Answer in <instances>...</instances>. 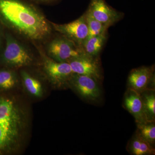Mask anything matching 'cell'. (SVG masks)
<instances>
[{"label":"cell","mask_w":155,"mask_h":155,"mask_svg":"<svg viewBox=\"0 0 155 155\" xmlns=\"http://www.w3.org/2000/svg\"><path fill=\"white\" fill-rule=\"evenodd\" d=\"M123 106L135 119L137 124L148 122L140 93L131 89H127L124 94Z\"/></svg>","instance_id":"11"},{"label":"cell","mask_w":155,"mask_h":155,"mask_svg":"<svg viewBox=\"0 0 155 155\" xmlns=\"http://www.w3.org/2000/svg\"><path fill=\"white\" fill-rule=\"evenodd\" d=\"M0 23L17 37L35 46L47 41L54 30L45 14L28 0H0Z\"/></svg>","instance_id":"1"},{"label":"cell","mask_w":155,"mask_h":155,"mask_svg":"<svg viewBox=\"0 0 155 155\" xmlns=\"http://www.w3.org/2000/svg\"><path fill=\"white\" fill-rule=\"evenodd\" d=\"M98 82L89 76L73 73L69 79L68 85L84 99L94 102L101 96L102 91Z\"/></svg>","instance_id":"6"},{"label":"cell","mask_w":155,"mask_h":155,"mask_svg":"<svg viewBox=\"0 0 155 155\" xmlns=\"http://www.w3.org/2000/svg\"><path fill=\"white\" fill-rule=\"evenodd\" d=\"M140 94L148 121H155V89L147 90Z\"/></svg>","instance_id":"16"},{"label":"cell","mask_w":155,"mask_h":155,"mask_svg":"<svg viewBox=\"0 0 155 155\" xmlns=\"http://www.w3.org/2000/svg\"><path fill=\"white\" fill-rule=\"evenodd\" d=\"M107 38V31L97 36L88 38L81 45L84 53L93 57H99Z\"/></svg>","instance_id":"12"},{"label":"cell","mask_w":155,"mask_h":155,"mask_svg":"<svg viewBox=\"0 0 155 155\" xmlns=\"http://www.w3.org/2000/svg\"><path fill=\"white\" fill-rule=\"evenodd\" d=\"M20 75L23 84L29 94L37 97L42 96V86L38 79L25 70H21Z\"/></svg>","instance_id":"15"},{"label":"cell","mask_w":155,"mask_h":155,"mask_svg":"<svg viewBox=\"0 0 155 155\" xmlns=\"http://www.w3.org/2000/svg\"><path fill=\"white\" fill-rule=\"evenodd\" d=\"M28 1L34 3V4L47 5V4H53L59 0H28Z\"/></svg>","instance_id":"20"},{"label":"cell","mask_w":155,"mask_h":155,"mask_svg":"<svg viewBox=\"0 0 155 155\" xmlns=\"http://www.w3.org/2000/svg\"><path fill=\"white\" fill-rule=\"evenodd\" d=\"M42 61L45 74L52 82L58 86L68 85L73 72L69 63L54 61L45 54L41 45H35Z\"/></svg>","instance_id":"5"},{"label":"cell","mask_w":155,"mask_h":155,"mask_svg":"<svg viewBox=\"0 0 155 155\" xmlns=\"http://www.w3.org/2000/svg\"><path fill=\"white\" fill-rule=\"evenodd\" d=\"M35 61L31 50L5 29V45L0 54V67L19 69L29 67Z\"/></svg>","instance_id":"3"},{"label":"cell","mask_w":155,"mask_h":155,"mask_svg":"<svg viewBox=\"0 0 155 155\" xmlns=\"http://www.w3.org/2000/svg\"><path fill=\"white\" fill-rule=\"evenodd\" d=\"M18 80V75L14 69L0 67V94L6 93L14 88Z\"/></svg>","instance_id":"14"},{"label":"cell","mask_w":155,"mask_h":155,"mask_svg":"<svg viewBox=\"0 0 155 155\" xmlns=\"http://www.w3.org/2000/svg\"><path fill=\"white\" fill-rule=\"evenodd\" d=\"M87 10L107 28L120 21L124 15L110 7L105 0H91Z\"/></svg>","instance_id":"10"},{"label":"cell","mask_w":155,"mask_h":155,"mask_svg":"<svg viewBox=\"0 0 155 155\" xmlns=\"http://www.w3.org/2000/svg\"><path fill=\"white\" fill-rule=\"evenodd\" d=\"M5 29L0 23V54L2 51L5 42Z\"/></svg>","instance_id":"19"},{"label":"cell","mask_w":155,"mask_h":155,"mask_svg":"<svg viewBox=\"0 0 155 155\" xmlns=\"http://www.w3.org/2000/svg\"><path fill=\"white\" fill-rule=\"evenodd\" d=\"M53 30L72 41L78 46L88 37V30L84 14L78 19L69 23L59 24L51 22Z\"/></svg>","instance_id":"7"},{"label":"cell","mask_w":155,"mask_h":155,"mask_svg":"<svg viewBox=\"0 0 155 155\" xmlns=\"http://www.w3.org/2000/svg\"><path fill=\"white\" fill-rule=\"evenodd\" d=\"M25 115L14 97L0 94V155L11 154L20 147Z\"/></svg>","instance_id":"2"},{"label":"cell","mask_w":155,"mask_h":155,"mask_svg":"<svg viewBox=\"0 0 155 155\" xmlns=\"http://www.w3.org/2000/svg\"><path fill=\"white\" fill-rule=\"evenodd\" d=\"M127 88L139 93L155 89L154 67L143 66L132 69L127 78Z\"/></svg>","instance_id":"8"},{"label":"cell","mask_w":155,"mask_h":155,"mask_svg":"<svg viewBox=\"0 0 155 155\" xmlns=\"http://www.w3.org/2000/svg\"><path fill=\"white\" fill-rule=\"evenodd\" d=\"M155 121H148L137 125L136 133L142 138L154 147L155 143Z\"/></svg>","instance_id":"17"},{"label":"cell","mask_w":155,"mask_h":155,"mask_svg":"<svg viewBox=\"0 0 155 155\" xmlns=\"http://www.w3.org/2000/svg\"><path fill=\"white\" fill-rule=\"evenodd\" d=\"M128 152L134 155L155 154L154 147L142 138L136 133L130 139L127 145Z\"/></svg>","instance_id":"13"},{"label":"cell","mask_w":155,"mask_h":155,"mask_svg":"<svg viewBox=\"0 0 155 155\" xmlns=\"http://www.w3.org/2000/svg\"><path fill=\"white\" fill-rule=\"evenodd\" d=\"M44 44L43 49L45 52L58 62L69 63L84 53L81 47L61 35L54 38L51 37Z\"/></svg>","instance_id":"4"},{"label":"cell","mask_w":155,"mask_h":155,"mask_svg":"<svg viewBox=\"0 0 155 155\" xmlns=\"http://www.w3.org/2000/svg\"><path fill=\"white\" fill-rule=\"evenodd\" d=\"M84 14L88 30L87 38L100 35L107 31L108 28L94 18L88 10Z\"/></svg>","instance_id":"18"},{"label":"cell","mask_w":155,"mask_h":155,"mask_svg":"<svg viewBox=\"0 0 155 155\" xmlns=\"http://www.w3.org/2000/svg\"><path fill=\"white\" fill-rule=\"evenodd\" d=\"M69 63L74 73L89 76L98 82L101 79L99 57H92L84 53Z\"/></svg>","instance_id":"9"}]
</instances>
